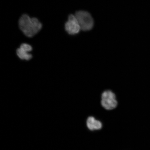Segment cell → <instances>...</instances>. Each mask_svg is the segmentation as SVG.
I'll return each instance as SVG.
<instances>
[{"instance_id": "cell-1", "label": "cell", "mask_w": 150, "mask_h": 150, "mask_svg": "<svg viewBox=\"0 0 150 150\" xmlns=\"http://www.w3.org/2000/svg\"><path fill=\"white\" fill-rule=\"evenodd\" d=\"M20 29L26 36L31 38L40 30L42 24L36 18H31L24 14L21 16L18 22Z\"/></svg>"}, {"instance_id": "cell-2", "label": "cell", "mask_w": 150, "mask_h": 150, "mask_svg": "<svg viewBox=\"0 0 150 150\" xmlns=\"http://www.w3.org/2000/svg\"><path fill=\"white\" fill-rule=\"evenodd\" d=\"M75 16L82 30L88 31L92 29L94 25V21L89 12L84 11H78L76 13Z\"/></svg>"}, {"instance_id": "cell-3", "label": "cell", "mask_w": 150, "mask_h": 150, "mask_svg": "<svg viewBox=\"0 0 150 150\" xmlns=\"http://www.w3.org/2000/svg\"><path fill=\"white\" fill-rule=\"evenodd\" d=\"M101 104L107 110H112L115 108L118 103L115 94L110 90L103 91L101 96Z\"/></svg>"}, {"instance_id": "cell-4", "label": "cell", "mask_w": 150, "mask_h": 150, "mask_svg": "<svg viewBox=\"0 0 150 150\" xmlns=\"http://www.w3.org/2000/svg\"><path fill=\"white\" fill-rule=\"evenodd\" d=\"M65 30L69 34H77L81 30L79 23L75 15L70 14L65 25Z\"/></svg>"}, {"instance_id": "cell-5", "label": "cell", "mask_w": 150, "mask_h": 150, "mask_svg": "<svg viewBox=\"0 0 150 150\" xmlns=\"http://www.w3.org/2000/svg\"><path fill=\"white\" fill-rule=\"evenodd\" d=\"M32 47L27 44H22L16 50L17 55L22 60L28 61L32 58V55L29 53L32 50Z\"/></svg>"}, {"instance_id": "cell-6", "label": "cell", "mask_w": 150, "mask_h": 150, "mask_svg": "<svg viewBox=\"0 0 150 150\" xmlns=\"http://www.w3.org/2000/svg\"><path fill=\"white\" fill-rule=\"evenodd\" d=\"M87 125L89 130L91 131L99 130L102 129V124L100 121L95 119L92 116L88 117L87 120Z\"/></svg>"}]
</instances>
